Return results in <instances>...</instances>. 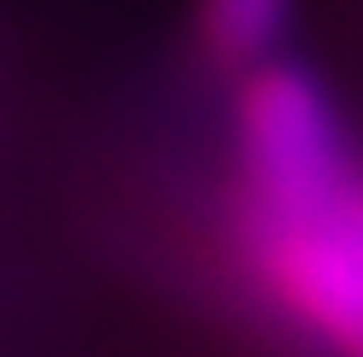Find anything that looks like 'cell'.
Here are the masks:
<instances>
[{
    "label": "cell",
    "instance_id": "1",
    "mask_svg": "<svg viewBox=\"0 0 363 357\" xmlns=\"http://www.w3.org/2000/svg\"><path fill=\"white\" fill-rule=\"evenodd\" d=\"M235 170L252 211H323L357 170L346 118L328 82L299 59H264L235 76Z\"/></svg>",
    "mask_w": 363,
    "mask_h": 357
},
{
    "label": "cell",
    "instance_id": "2",
    "mask_svg": "<svg viewBox=\"0 0 363 357\" xmlns=\"http://www.w3.org/2000/svg\"><path fill=\"white\" fill-rule=\"evenodd\" d=\"M240 258L305 340L334 357H363V258L323 211L240 205Z\"/></svg>",
    "mask_w": 363,
    "mask_h": 357
},
{
    "label": "cell",
    "instance_id": "3",
    "mask_svg": "<svg viewBox=\"0 0 363 357\" xmlns=\"http://www.w3.org/2000/svg\"><path fill=\"white\" fill-rule=\"evenodd\" d=\"M293 12H299V0H194L188 35L211 71L240 76L287 47Z\"/></svg>",
    "mask_w": 363,
    "mask_h": 357
},
{
    "label": "cell",
    "instance_id": "4",
    "mask_svg": "<svg viewBox=\"0 0 363 357\" xmlns=\"http://www.w3.org/2000/svg\"><path fill=\"white\" fill-rule=\"evenodd\" d=\"M323 217H328L334 229L352 240V252L363 258V164L346 176V182H340V193H334L328 205H323Z\"/></svg>",
    "mask_w": 363,
    "mask_h": 357
}]
</instances>
